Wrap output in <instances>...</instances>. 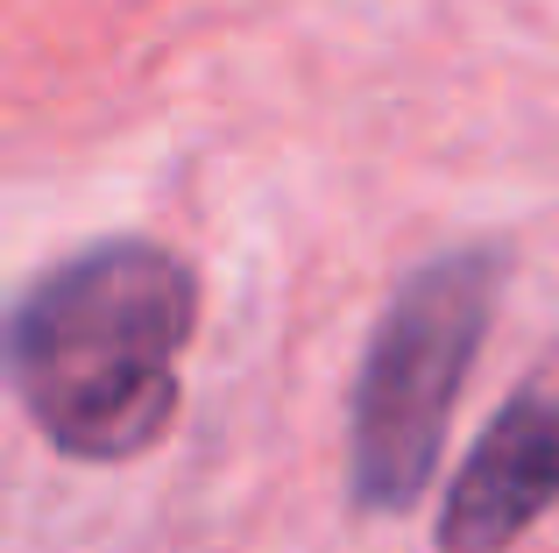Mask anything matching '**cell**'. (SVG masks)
Instances as JSON below:
<instances>
[{
    "instance_id": "cell-1",
    "label": "cell",
    "mask_w": 559,
    "mask_h": 553,
    "mask_svg": "<svg viewBox=\"0 0 559 553\" xmlns=\"http://www.w3.org/2000/svg\"><path fill=\"white\" fill-rule=\"evenodd\" d=\"M199 276L178 249L114 235L64 256L14 298L8 376L28 426L64 461H135L170 433Z\"/></svg>"
},
{
    "instance_id": "cell-2",
    "label": "cell",
    "mask_w": 559,
    "mask_h": 553,
    "mask_svg": "<svg viewBox=\"0 0 559 553\" xmlns=\"http://www.w3.org/2000/svg\"><path fill=\"white\" fill-rule=\"evenodd\" d=\"M503 249H447L418 263L390 291L369 355H361L355 398H347V490L355 511L396 518L432 490L447 455L453 404L467 390L481 341H489L496 298H503Z\"/></svg>"
},
{
    "instance_id": "cell-3",
    "label": "cell",
    "mask_w": 559,
    "mask_h": 553,
    "mask_svg": "<svg viewBox=\"0 0 559 553\" xmlns=\"http://www.w3.org/2000/svg\"><path fill=\"white\" fill-rule=\"evenodd\" d=\"M559 504V348L481 426L439 504V553H510Z\"/></svg>"
}]
</instances>
